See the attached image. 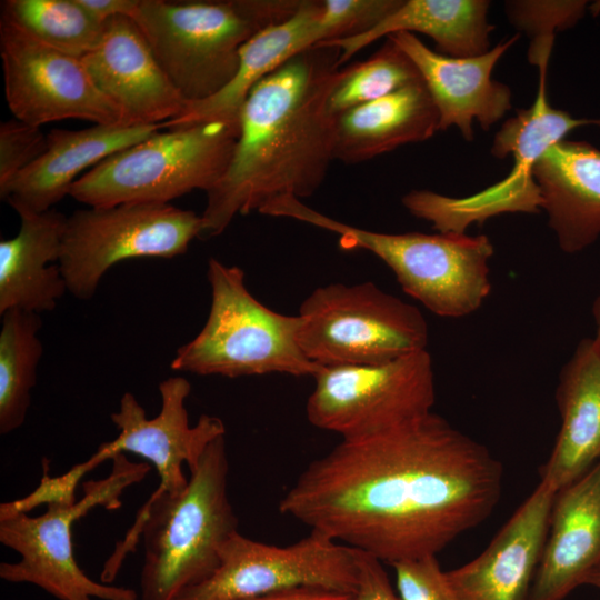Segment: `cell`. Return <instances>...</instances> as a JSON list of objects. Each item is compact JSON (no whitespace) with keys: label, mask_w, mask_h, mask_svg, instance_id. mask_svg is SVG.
Here are the masks:
<instances>
[{"label":"cell","mask_w":600,"mask_h":600,"mask_svg":"<svg viewBox=\"0 0 600 600\" xmlns=\"http://www.w3.org/2000/svg\"><path fill=\"white\" fill-rule=\"evenodd\" d=\"M587 584L600 589V569L590 577Z\"/></svg>","instance_id":"cell-39"},{"label":"cell","mask_w":600,"mask_h":600,"mask_svg":"<svg viewBox=\"0 0 600 600\" xmlns=\"http://www.w3.org/2000/svg\"><path fill=\"white\" fill-rule=\"evenodd\" d=\"M421 80L410 57L387 38L371 57L341 69L329 97V108L338 116Z\"/></svg>","instance_id":"cell-29"},{"label":"cell","mask_w":600,"mask_h":600,"mask_svg":"<svg viewBox=\"0 0 600 600\" xmlns=\"http://www.w3.org/2000/svg\"><path fill=\"white\" fill-rule=\"evenodd\" d=\"M358 582L347 600H402L393 590L382 562L357 550Z\"/></svg>","instance_id":"cell-35"},{"label":"cell","mask_w":600,"mask_h":600,"mask_svg":"<svg viewBox=\"0 0 600 600\" xmlns=\"http://www.w3.org/2000/svg\"><path fill=\"white\" fill-rule=\"evenodd\" d=\"M401 2L402 0H321L319 24L323 41L367 32L392 13Z\"/></svg>","instance_id":"cell-31"},{"label":"cell","mask_w":600,"mask_h":600,"mask_svg":"<svg viewBox=\"0 0 600 600\" xmlns=\"http://www.w3.org/2000/svg\"><path fill=\"white\" fill-rule=\"evenodd\" d=\"M96 20L104 23L117 16L132 17L141 0H77Z\"/></svg>","instance_id":"cell-36"},{"label":"cell","mask_w":600,"mask_h":600,"mask_svg":"<svg viewBox=\"0 0 600 600\" xmlns=\"http://www.w3.org/2000/svg\"><path fill=\"white\" fill-rule=\"evenodd\" d=\"M349 594L321 588L299 587L271 592L248 600H347Z\"/></svg>","instance_id":"cell-37"},{"label":"cell","mask_w":600,"mask_h":600,"mask_svg":"<svg viewBox=\"0 0 600 600\" xmlns=\"http://www.w3.org/2000/svg\"><path fill=\"white\" fill-rule=\"evenodd\" d=\"M38 313L12 309L1 314L0 330V433L20 428L31 404L37 368L43 348L38 337Z\"/></svg>","instance_id":"cell-27"},{"label":"cell","mask_w":600,"mask_h":600,"mask_svg":"<svg viewBox=\"0 0 600 600\" xmlns=\"http://www.w3.org/2000/svg\"><path fill=\"white\" fill-rule=\"evenodd\" d=\"M0 56L6 100L16 119L36 127L67 119L121 123L119 110L81 59L40 43L2 17Z\"/></svg>","instance_id":"cell-14"},{"label":"cell","mask_w":600,"mask_h":600,"mask_svg":"<svg viewBox=\"0 0 600 600\" xmlns=\"http://www.w3.org/2000/svg\"><path fill=\"white\" fill-rule=\"evenodd\" d=\"M108 457L97 450L92 457L70 469L60 477H51L48 471L49 462L43 460V476L39 487L29 496L11 502L2 503L0 507V518L14 513H28L39 504H73L76 500L74 491L79 480L97 466L106 461Z\"/></svg>","instance_id":"cell-33"},{"label":"cell","mask_w":600,"mask_h":600,"mask_svg":"<svg viewBox=\"0 0 600 600\" xmlns=\"http://www.w3.org/2000/svg\"><path fill=\"white\" fill-rule=\"evenodd\" d=\"M489 6L483 0H402L371 30L318 44L339 48L341 66L380 38L420 32L430 37L446 56L476 57L490 50V33L494 27L488 21Z\"/></svg>","instance_id":"cell-26"},{"label":"cell","mask_w":600,"mask_h":600,"mask_svg":"<svg viewBox=\"0 0 600 600\" xmlns=\"http://www.w3.org/2000/svg\"><path fill=\"white\" fill-rule=\"evenodd\" d=\"M600 569V460L557 492L529 600H563Z\"/></svg>","instance_id":"cell-19"},{"label":"cell","mask_w":600,"mask_h":600,"mask_svg":"<svg viewBox=\"0 0 600 600\" xmlns=\"http://www.w3.org/2000/svg\"><path fill=\"white\" fill-rule=\"evenodd\" d=\"M298 316L299 346L319 367L382 364L427 350L421 311L371 281L319 287Z\"/></svg>","instance_id":"cell-8"},{"label":"cell","mask_w":600,"mask_h":600,"mask_svg":"<svg viewBox=\"0 0 600 600\" xmlns=\"http://www.w3.org/2000/svg\"><path fill=\"white\" fill-rule=\"evenodd\" d=\"M1 17L40 43L79 59L98 46L106 23L77 0H4Z\"/></svg>","instance_id":"cell-28"},{"label":"cell","mask_w":600,"mask_h":600,"mask_svg":"<svg viewBox=\"0 0 600 600\" xmlns=\"http://www.w3.org/2000/svg\"><path fill=\"white\" fill-rule=\"evenodd\" d=\"M81 60L123 126L163 124L188 104L130 17L106 21L100 42Z\"/></svg>","instance_id":"cell-16"},{"label":"cell","mask_w":600,"mask_h":600,"mask_svg":"<svg viewBox=\"0 0 600 600\" xmlns=\"http://www.w3.org/2000/svg\"><path fill=\"white\" fill-rule=\"evenodd\" d=\"M201 230V216L170 203L77 210L67 219L59 259L68 292L89 300L114 264L133 258L184 254Z\"/></svg>","instance_id":"cell-11"},{"label":"cell","mask_w":600,"mask_h":600,"mask_svg":"<svg viewBox=\"0 0 600 600\" xmlns=\"http://www.w3.org/2000/svg\"><path fill=\"white\" fill-rule=\"evenodd\" d=\"M239 122L213 120L156 132L83 173L69 196L91 208L169 203L211 190L224 174Z\"/></svg>","instance_id":"cell-7"},{"label":"cell","mask_w":600,"mask_h":600,"mask_svg":"<svg viewBox=\"0 0 600 600\" xmlns=\"http://www.w3.org/2000/svg\"><path fill=\"white\" fill-rule=\"evenodd\" d=\"M163 129V124H93L81 130L53 129L42 156L0 192L18 213L44 212L60 202L88 168Z\"/></svg>","instance_id":"cell-20"},{"label":"cell","mask_w":600,"mask_h":600,"mask_svg":"<svg viewBox=\"0 0 600 600\" xmlns=\"http://www.w3.org/2000/svg\"><path fill=\"white\" fill-rule=\"evenodd\" d=\"M533 176L559 248L573 254L594 243L600 237V150L562 140L542 154Z\"/></svg>","instance_id":"cell-22"},{"label":"cell","mask_w":600,"mask_h":600,"mask_svg":"<svg viewBox=\"0 0 600 600\" xmlns=\"http://www.w3.org/2000/svg\"><path fill=\"white\" fill-rule=\"evenodd\" d=\"M302 0H141L131 17L187 101H203L236 76L241 48L284 21Z\"/></svg>","instance_id":"cell-5"},{"label":"cell","mask_w":600,"mask_h":600,"mask_svg":"<svg viewBox=\"0 0 600 600\" xmlns=\"http://www.w3.org/2000/svg\"><path fill=\"white\" fill-rule=\"evenodd\" d=\"M549 60L537 64L539 86L533 104L519 110L497 132L491 153L511 156L509 174L486 190L464 198L443 196L430 190H412L402 204L414 217L429 221L439 232L466 233L471 223L507 212L536 213L541 210V192L533 168L553 144L581 126L600 124V119H578L551 107L547 99L546 78Z\"/></svg>","instance_id":"cell-10"},{"label":"cell","mask_w":600,"mask_h":600,"mask_svg":"<svg viewBox=\"0 0 600 600\" xmlns=\"http://www.w3.org/2000/svg\"><path fill=\"white\" fill-rule=\"evenodd\" d=\"M439 130L437 108L423 83L413 82L337 116L334 160L358 163Z\"/></svg>","instance_id":"cell-25"},{"label":"cell","mask_w":600,"mask_h":600,"mask_svg":"<svg viewBox=\"0 0 600 600\" xmlns=\"http://www.w3.org/2000/svg\"><path fill=\"white\" fill-rule=\"evenodd\" d=\"M159 392L161 409L151 419L131 392L123 393L119 410L110 414L119 433L99 447L109 459L131 452L154 466L160 482L149 499L181 493L189 480L183 473V463L192 469L209 443L226 433L222 420L214 416L202 414L190 426L186 401L191 384L186 378L162 380Z\"/></svg>","instance_id":"cell-15"},{"label":"cell","mask_w":600,"mask_h":600,"mask_svg":"<svg viewBox=\"0 0 600 600\" xmlns=\"http://www.w3.org/2000/svg\"><path fill=\"white\" fill-rule=\"evenodd\" d=\"M259 213L328 230L338 234L342 249L373 253L392 270L406 293L439 317L471 314L491 292L494 250L484 234L376 232L330 218L293 196L273 199Z\"/></svg>","instance_id":"cell-4"},{"label":"cell","mask_w":600,"mask_h":600,"mask_svg":"<svg viewBox=\"0 0 600 600\" xmlns=\"http://www.w3.org/2000/svg\"><path fill=\"white\" fill-rule=\"evenodd\" d=\"M561 428L540 481L556 492L600 460V349L593 338L578 342L556 389Z\"/></svg>","instance_id":"cell-21"},{"label":"cell","mask_w":600,"mask_h":600,"mask_svg":"<svg viewBox=\"0 0 600 600\" xmlns=\"http://www.w3.org/2000/svg\"><path fill=\"white\" fill-rule=\"evenodd\" d=\"M40 128L16 118L0 123V192L44 152L47 136Z\"/></svg>","instance_id":"cell-32"},{"label":"cell","mask_w":600,"mask_h":600,"mask_svg":"<svg viewBox=\"0 0 600 600\" xmlns=\"http://www.w3.org/2000/svg\"><path fill=\"white\" fill-rule=\"evenodd\" d=\"M149 470V464L131 462L118 453L110 474L87 481L83 496L73 504L50 503L36 517L22 512L1 517L0 542L20 559L1 562L0 578L34 584L59 600H138L134 590L97 582L81 570L73 554L71 529L96 507L120 508L123 491L142 481Z\"/></svg>","instance_id":"cell-9"},{"label":"cell","mask_w":600,"mask_h":600,"mask_svg":"<svg viewBox=\"0 0 600 600\" xmlns=\"http://www.w3.org/2000/svg\"><path fill=\"white\" fill-rule=\"evenodd\" d=\"M587 1L523 0L507 2L510 21L531 37L529 53L552 50L554 32L574 26L586 13Z\"/></svg>","instance_id":"cell-30"},{"label":"cell","mask_w":600,"mask_h":600,"mask_svg":"<svg viewBox=\"0 0 600 600\" xmlns=\"http://www.w3.org/2000/svg\"><path fill=\"white\" fill-rule=\"evenodd\" d=\"M392 567L402 600H456L437 556L404 560Z\"/></svg>","instance_id":"cell-34"},{"label":"cell","mask_w":600,"mask_h":600,"mask_svg":"<svg viewBox=\"0 0 600 600\" xmlns=\"http://www.w3.org/2000/svg\"><path fill=\"white\" fill-rule=\"evenodd\" d=\"M592 317L596 324V334L593 337V340L600 349V292L596 297L592 304Z\"/></svg>","instance_id":"cell-38"},{"label":"cell","mask_w":600,"mask_h":600,"mask_svg":"<svg viewBox=\"0 0 600 600\" xmlns=\"http://www.w3.org/2000/svg\"><path fill=\"white\" fill-rule=\"evenodd\" d=\"M229 461L224 436L209 443L190 469L186 489L148 499L124 539L106 561L103 583L118 576L126 557L143 540L141 600H173L208 578L219 564L226 540L238 531L228 496Z\"/></svg>","instance_id":"cell-3"},{"label":"cell","mask_w":600,"mask_h":600,"mask_svg":"<svg viewBox=\"0 0 600 600\" xmlns=\"http://www.w3.org/2000/svg\"><path fill=\"white\" fill-rule=\"evenodd\" d=\"M320 11L321 0H302L290 18L259 31L241 48L233 79L211 98L188 103L180 116L163 123V129L213 120L239 122L241 108L254 86L324 40L319 24Z\"/></svg>","instance_id":"cell-24"},{"label":"cell","mask_w":600,"mask_h":600,"mask_svg":"<svg viewBox=\"0 0 600 600\" xmlns=\"http://www.w3.org/2000/svg\"><path fill=\"white\" fill-rule=\"evenodd\" d=\"M18 216V233L0 241V316L51 311L68 292L59 267L68 217L54 208Z\"/></svg>","instance_id":"cell-23"},{"label":"cell","mask_w":600,"mask_h":600,"mask_svg":"<svg viewBox=\"0 0 600 600\" xmlns=\"http://www.w3.org/2000/svg\"><path fill=\"white\" fill-rule=\"evenodd\" d=\"M207 277L211 289L207 321L177 350L171 369L228 378L317 373L320 367L299 346V316H286L259 302L246 286L244 271L237 266L210 258Z\"/></svg>","instance_id":"cell-6"},{"label":"cell","mask_w":600,"mask_h":600,"mask_svg":"<svg viewBox=\"0 0 600 600\" xmlns=\"http://www.w3.org/2000/svg\"><path fill=\"white\" fill-rule=\"evenodd\" d=\"M557 492L539 482L486 550L444 571L456 600H529Z\"/></svg>","instance_id":"cell-17"},{"label":"cell","mask_w":600,"mask_h":600,"mask_svg":"<svg viewBox=\"0 0 600 600\" xmlns=\"http://www.w3.org/2000/svg\"><path fill=\"white\" fill-rule=\"evenodd\" d=\"M312 378L307 419L342 440L388 431L431 412L436 402L427 350L382 364L320 367Z\"/></svg>","instance_id":"cell-12"},{"label":"cell","mask_w":600,"mask_h":600,"mask_svg":"<svg viewBox=\"0 0 600 600\" xmlns=\"http://www.w3.org/2000/svg\"><path fill=\"white\" fill-rule=\"evenodd\" d=\"M413 61L437 108L439 130L454 126L462 137L473 139V122L489 130L511 109V91L492 80L494 66L517 41L519 34L501 41L487 52L469 58L449 57L433 51L414 34H391Z\"/></svg>","instance_id":"cell-18"},{"label":"cell","mask_w":600,"mask_h":600,"mask_svg":"<svg viewBox=\"0 0 600 600\" xmlns=\"http://www.w3.org/2000/svg\"><path fill=\"white\" fill-rule=\"evenodd\" d=\"M502 466L429 412L342 440L299 474L281 513L382 563L437 556L497 506Z\"/></svg>","instance_id":"cell-1"},{"label":"cell","mask_w":600,"mask_h":600,"mask_svg":"<svg viewBox=\"0 0 600 600\" xmlns=\"http://www.w3.org/2000/svg\"><path fill=\"white\" fill-rule=\"evenodd\" d=\"M357 582L356 549L321 532L278 547L236 531L222 544L214 571L173 600H248L299 587L352 593Z\"/></svg>","instance_id":"cell-13"},{"label":"cell","mask_w":600,"mask_h":600,"mask_svg":"<svg viewBox=\"0 0 600 600\" xmlns=\"http://www.w3.org/2000/svg\"><path fill=\"white\" fill-rule=\"evenodd\" d=\"M340 49L316 44L263 78L248 94L230 163L207 192L200 238L221 234L236 216L282 196L313 194L334 160L329 97Z\"/></svg>","instance_id":"cell-2"}]
</instances>
